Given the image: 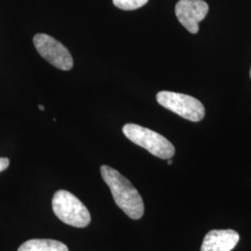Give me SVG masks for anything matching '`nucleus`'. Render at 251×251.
<instances>
[{"instance_id": "obj_10", "label": "nucleus", "mask_w": 251, "mask_h": 251, "mask_svg": "<svg viewBox=\"0 0 251 251\" xmlns=\"http://www.w3.org/2000/svg\"><path fill=\"white\" fill-rule=\"evenodd\" d=\"M9 166V159L6 157H0V172L7 170Z\"/></svg>"}, {"instance_id": "obj_11", "label": "nucleus", "mask_w": 251, "mask_h": 251, "mask_svg": "<svg viewBox=\"0 0 251 251\" xmlns=\"http://www.w3.org/2000/svg\"><path fill=\"white\" fill-rule=\"evenodd\" d=\"M38 108H39L40 111H44L45 110V107L43 105H38Z\"/></svg>"}, {"instance_id": "obj_9", "label": "nucleus", "mask_w": 251, "mask_h": 251, "mask_svg": "<svg viewBox=\"0 0 251 251\" xmlns=\"http://www.w3.org/2000/svg\"><path fill=\"white\" fill-rule=\"evenodd\" d=\"M149 0H113V4L123 10H134L144 7Z\"/></svg>"}, {"instance_id": "obj_1", "label": "nucleus", "mask_w": 251, "mask_h": 251, "mask_svg": "<svg viewBox=\"0 0 251 251\" xmlns=\"http://www.w3.org/2000/svg\"><path fill=\"white\" fill-rule=\"evenodd\" d=\"M100 174L117 206L132 220H140L144 214V200L132 183L115 169L103 165Z\"/></svg>"}, {"instance_id": "obj_6", "label": "nucleus", "mask_w": 251, "mask_h": 251, "mask_svg": "<svg viewBox=\"0 0 251 251\" xmlns=\"http://www.w3.org/2000/svg\"><path fill=\"white\" fill-rule=\"evenodd\" d=\"M208 12V5L204 0H179L175 7V13L182 26L191 34H198V24Z\"/></svg>"}, {"instance_id": "obj_8", "label": "nucleus", "mask_w": 251, "mask_h": 251, "mask_svg": "<svg viewBox=\"0 0 251 251\" xmlns=\"http://www.w3.org/2000/svg\"><path fill=\"white\" fill-rule=\"evenodd\" d=\"M18 251H69L66 245L53 239H31L22 244Z\"/></svg>"}, {"instance_id": "obj_12", "label": "nucleus", "mask_w": 251, "mask_h": 251, "mask_svg": "<svg viewBox=\"0 0 251 251\" xmlns=\"http://www.w3.org/2000/svg\"><path fill=\"white\" fill-rule=\"evenodd\" d=\"M172 164V161H171V159H169V161H168V165H171Z\"/></svg>"}, {"instance_id": "obj_7", "label": "nucleus", "mask_w": 251, "mask_h": 251, "mask_svg": "<svg viewBox=\"0 0 251 251\" xmlns=\"http://www.w3.org/2000/svg\"><path fill=\"white\" fill-rule=\"evenodd\" d=\"M240 239L237 232L227 230H212L206 233L201 251H232Z\"/></svg>"}, {"instance_id": "obj_5", "label": "nucleus", "mask_w": 251, "mask_h": 251, "mask_svg": "<svg viewBox=\"0 0 251 251\" xmlns=\"http://www.w3.org/2000/svg\"><path fill=\"white\" fill-rule=\"evenodd\" d=\"M33 41L37 52L51 65L63 71L72 69V55L60 41L46 34H37L34 36Z\"/></svg>"}, {"instance_id": "obj_13", "label": "nucleus", "mask_w": 251, "mask_h": 251, "mask_svg": "<svg viewBox=\"0 0 251 251\" xmlns=\"http://www.w3.org/2000/svg\"></svg>"}, {"instance_id": "obj_4", "label": "nucleus", "mask_w": 251, "mask_h": 251, "mask_svg": "<svg viewBox=\"0 0 251 251\" xmlns=\"http://www.w3.org/2000/svg\"><path fill=\"white\" fill-rule=\"evenodd\" d=\"M156 100L163 107L192 122L201 121L205 117L204 105L198 99L182 93L159 91Z\"/></svg>"}, {"instance_id": "obj_3", "label": "nucleus", "mask_w": 251, "mask_h": 251, "mask_svg": "<svg viewBox=\"0 0 251 251\" xmlns=\"http://www.w3.org/2000/svg\"><path fill=\"white\" fill-rule=\"evenodd\" d=\"M123 133L136 145L147 150L161 159H171L175 154V147L164 136L136 124H126Z\"/></svg>"}, {"instance_id": "obj_2", "label": "nucleus", "mask_w": 251, "mask_h": 251, "mask_svg": "<svg viewBox=\"0 0 251 251\" xmlns=\"http://www.w3.org/2000/svg\"><path fill=\"white\" fill-rule=\"evenodd\" d=\"M52 209L56 217L66 225L84 228L90 224L91 217L88 208L66 190H59L54 194Z\"/></svg>"}]
</instances>
